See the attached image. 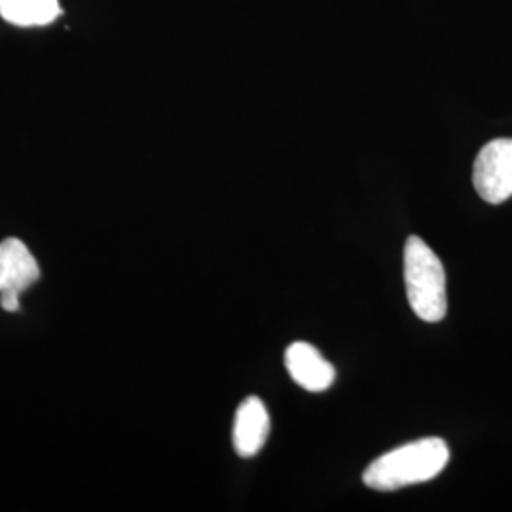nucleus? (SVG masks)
Listing matches in <instances>:
<instances>
[{
	"label": "nucleus",
	"mask_w": 512,
	"mask_h": 512,
	"mask_svg": "<svg viewBox=\"0 0 512 512\" xmlns=\"http://www.w3.org/2000/svg\"><path fill=\"white\" fill-rule=\"evenodd\" d=\"M450 450L442 439H421L374 459L363 482L376 492H395L439 476L448 465Z\"/></svg>",
	"instance_id": "nucleus-1"
},
{
	"label": "nucleus",
	"mask_w": 512,
	"mask_h": 512,
	"mask_svg": "<svg viewBox=\"0 0 512 512\" xmlns=\"http://www.w3.org/2000/svg\"><path fill=\"white\" fill-rule=\"evenodd\" d=\"M404 283L408 304L427 321L439 323L446 317V274L435 251L418 236H410L404 245Z\"/></svg>",
	"instance_id": "nucleus-2"
},
{
	"label": "nucleus",
	"mask_w": 512,
	"mask_h": 512,
	"mask_svg": "<svg viewBox=\"0 0 512 512\" xmlns=\"http://www.w3.org/2000/svg\"><path fill=\"white\" fill-rule=\"evenodd\" d=\"M473 184L484 202L497 205L512 198V139H494L478 152Z\"/></svg>",
	"instance_id": "nucleus-3"
},
{
	"label": "nucleus",
	"mask_w": 512,
	"mask_h": 512,
	"mask_svg": "<svg viewBox=\"0 0 512 512\" xmlns=\"http://www.w3.org/2000/svg\"><path fill=\"white\" fill-rule=\"evenodd\" d=\"M285 365L294 382L311 393L327 391L336 378L334 366L306 342H294L287 348Z\"/></svg>",
	"instance_id": "nucleus-4"
},
{
	"label": "nucleus",
	"mask_w": 512,
	"mask_h": 512,
	"mask_svg": "<svg viewBox=\"0 0 512 512\" xmlns=\"http://www.w3.org/2000/svg\"><path fill=\"white\" fill-rule=\"evenodd\" d=\"M270 435V416L258 397H247L239 404L234 421V448L241 458L256 456Z\"/></svg>",
	"instance_id": "nucleus-5"
},
{
	"label": "nucleus",
	"mask_w": 512,
	"mask_h": 512,
	"mask_svg": "<svg viewBox=\"0 0 512 512\" xmlns=\"http://www.w3.org/2000/svg\"><path fill=\"white\" fill-rule=\"evenodd\" d=\"M38 277L40 270L29 247L16 238L4 239L0 243V293L21 294L37 283Z\"/></svg>",
	"instance_id": "nucleus-6"
},
{
	"label": "nucleus",
	"mask_w": 512,
	"mask_h": 512,
	"mask_svg": "<svg viewBox=\"0 0 512 512\" xmlns=\"http://www.w3.org/2000/svg\"><path fill=\"white\" fill-rule=\"evenodd\" d=\"M59 14V0H0V16L18 27H42Z\"/></svg>",
	"instance_id": "nucleus-7"
},
{
	"label": "nucleus",
	"mask_w": 512,
	"mask_h": 512,
	"mask_svg": "<svg viewBox=\"0 0 512 512\" xmlns=\"http://www.w3.org/2000/svg\"><path fill=\"white\" fill-rule=\"evenodd\" d=\"M0 304H2V308L6 311H18L19 293H14V291L0 293Z\"/></svg>",
	"instance_id": "nucleus-8"
}]
</instances>
